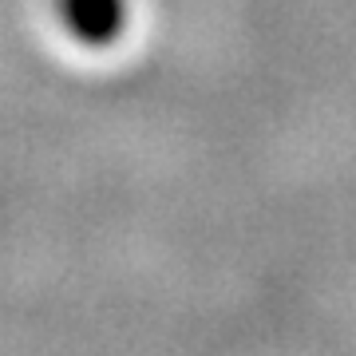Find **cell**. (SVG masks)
Listing matches in <instances>:
<instances>
[{
  "mask_svg": "<svg viewBox=\"0 0 356 356\" xmlns=\"http://www.w3.org/2000/svg\"><path fill=\"white\" fill-rule=\"evenodd\" d=\"M60 16H64L67 32L91 48L111 44L123 32L127 20V4L123 0H60Z\"/></svg>",
  "mask_w": 356,
  "mask_h": 356,
  "instance_id": "obj_1",
  "label": "cell"
}]
</instances>
